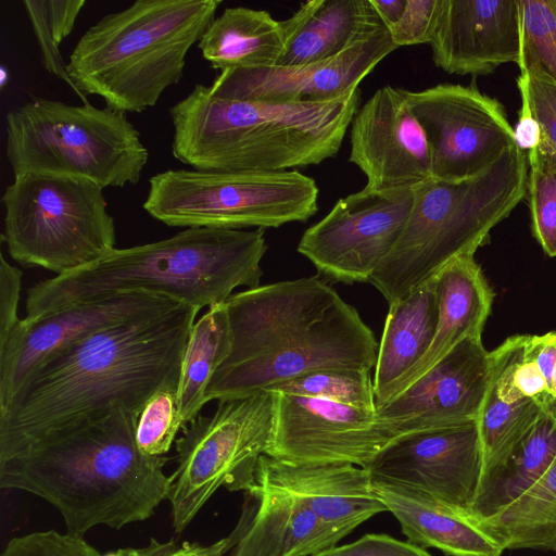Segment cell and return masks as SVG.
Returning a JSON list of instances; mask_svg holds the SVG:
<instances>
[{
    "label": "cell",
    "instance_id": "cell-43",
    "mask_svg": "<svg viewBox=\"0 0 556 556\" xmlns=\"http://www.w3.org/2000/svg\"><path fill=\"white\" fill-rule=\"evenodd\" d=\"M22 283V271L0 254V342L15 329Z\"/></svg>",
    "mask_w": 556,
    "mask_h": 556
},
{
    "label": "cell",
    "instance_id": "cell-16",
    "mask_svg": "<svg viewBox=\"0 0 556 556\" xmlns=\"http://www.w3.org/2000/svg\"><path fill=\"white\" fill-rule=\"evenodd\" d=\"M182 303L147 292H124L64 307L34 320L21 319L0 342V412L22 382L47 358L91 333Z\"/></svg>",
    "mask_w": 556,
    "mask_h": 556
},
{
    "label": "cell",
    "instance_id": "cell-21",
    "mask_svg": "<svg viewBox=\"0 0 556 556\" xmlns=\"http://www.w3.org/2000/svg\"><path fill=\"white\" fill-rule=\"evenodd\" d=\"M253 486L295 497L341 538L370 517L388 511L369 472L349 463H293L264 454L258 458Z\"/></svg>",
    "mask_w": 556,
    "mask_h": 556
},
{
    "label": "cell",
    "instance_id": "cell-39",
    "mask_svg": "<svg viewBox=\"0 0 556 556\" xmlns=\"http://www.w3.org/2000/svg\"><path fill=\"white\" fill-rule=\"evenodd\" d=\"M527 89L530 106L541 127L535 154L545 165L556 169V85L519 74Z\"/></svg>",
    "mask_w": 556,
    "mask_h": 556
},
{
    "label": "cell",
    "instance_id": "cell-17",
    "mask_svg": "<svg viewBox=\"0 0 556 556\" xmlns=\"http://www.w3.org/2000/svg\"><path fill=\"white\" fill-rule=\"evenodd\" d=\"M406 91L381 87L352 119L349 162L365 175V191L408 189L432 178L427 138Z\"/></svg>",
    "mask_w": 556,
    "mask_h": 556
},
{
    "label": "cell",
    "instance_id": "cell-36",
    "mask_svg": "<svg viewBox=\"0 0 556 556\" xmlns=\"http://www.w3.org/2000/svg\"><path fill=\"white\" fill-rule=\"evenodd\" d=\"M527 201L534 238L548 256H556V169L527 153Z\"/></svg>",
    "mask_w": 556,
    "mask_h": 556
},
{
    "label": "cell",
    "instance_id": "cell-4",
    "mask_svg": "<svg viewBox=\"0 0 556 556\" xmlns=\"http://www.w3.org/2000/svg\"><path fill=\"white\" fill-rule=\"evenodd\" d=\"M267 250L264 229L190 227L30 287L25 320L124 292L164 295L198 308L224 303L238 287L256 288Z\"/></svg>",
    "mask_w": 556,
    "mask_h": 556
},
{
    "label": "cell",
    "instance_id": "cell-25",
    "mask_svg": "<svg viewBox=\"0 0 556 556\" xmlns=\"http://www.w3.org/2000/svg\"><path fill=\"white\" fill-rule=\"evenodd\" d=\"M247 493L255 511L228 556H311L342 539L291 495L257 486Z\"/></svg>",
    "mask_w": 556,
    "mask_h": 556
},
{
    "label": "cell",
    "instance_id": "cell-9",
    "mask_svg": "<svg viewBox=\"0 0 556 556\" xmlns=\"http://www.w3.org/2000/svg\"><path fill=\"white\" fill-rule=\"evenodd\" d=\"M13 177L1 202L2 241L15 262L59 276L116 248L114 218L102 187L84 178L42 173Z\"/></svg>",
    "mask_w": 556,
    "mask_h": 556
},
{
    "label": "cell",
    "instance_id": "cell-33",
    "mask_svg": "<svg viewBox=\"0 0 556 556\" xmlns=\"http://www.w3.org/2000/svg\"><path fill=\"white\" fill-rule=\"evenodd\" d=\"M266 391L317 397L367 410H377L370 370L321 369L276 383Z\"/></svg>",
    "mask_w": 556,
    "mask_h": 556
},
{
    "label": "cell",
    "instance_id": "cell-34",
    "mask_svg": "<svg viewBox=\"0 0 556 556\" xmlns=\"http://www.w3.org/2000/svg\"><path fill=\"white\" fill-rule=\"evenodd\" d=\"M520 74L556 85V0H520Z\"/></svg>",
    "mask_w": 556,
    "mask_h": 556
},
{
    "label": "cell",
    "instance_id": "cell-13",
    "mask_svg": "<svg viewBox=\"0 0 556 556\" xmlns=\"http://www.w3.org/2000/svg\"><path fill=\"white\" fill-rule=\"evenodd\" d=\"M413 203V188L349 194L304 231L298 252L332 280L368 282L396 244Z\"/></svg>",
    "mask_w": 556,
    "mask_h": 556
},
{
    "label": "cell",
    "instance_id": "cell-32",
    "mask_svg": "<svg viewBox=\"0 0 556 556\" xmlns=\"http://www.w3.org/2000/svg\"><path fill=\"white\" fill-rule=\"evenodd\" d=\"M530 336L506 339L490 357V381L506 403L529 399L545 413L556 407V397L548 388L529 346Z\"/></svg>",
    "mask_w": 556,
    "mask_h": 556
},
{
    "label": "cell",
    "instance_id": "cell-45",
    "mask_svg": "<svg viewBox=\"0 0 556 556\" xmlns=\"http://www.w3.org/2000/svg\"><path fill=\"white\" fill-rule=\"evenodd\" d=\"M517 88L521 99L518 118L514 127L516 146L528 153L535 150L541 142V127L530 106L528 93L520 76L516 79Z\"/></svg>",
    "mask_w": 556,
    "mask_h": 556
},
{
    "label": "cell",
    "instance_id": "cell-26",
    "mask_svg": "<svg viewBox=\"0 0 556 556\" xmlns=\"http://www.w3.org/2000/svg\"><path fill=\"white\" fill-rule=\"evenodd\" d=\"M437 320L438 302L431 279L389 304L375 365L377 408L391 399L396 383L428 351Z\"/></svg>",
    "mask_w": 556,
    "mask_h": 556
},
{
    "label": "cell",
    "instance_id": "cell-42",
    "mask_svg": "<svg viewBox=\"0 0 556 556\" xmlns=\"http://www.w3.org/2000/svg\"><path fill=\"white\" fill-rule=\"evenodd\" d=\"M23 4L34 29L43 67L58 78L64 80L76 93V88L67 74V63L63 61L59 47L55 45L47 21L45 0H24Z\"/></svg>",
    "mask_w": 556,
    "mask_h": 556
},
{
    "label": "cell",
    "instance_id": "cell-14",
    "mask_svg": "<svg viewBox=\"0 0 556 556\" xmlns=\"http://www.w3.org/2000/svg\"><path fill=\"white\" fill-rule=\"evenodd\" d=\"M266 455L293 463H349L366 468L395 434L367 410L328 400L275 393Z\"/></svg>",
    "mask_w": 556,
    "mask_h": 556
},
{
    "label": "cell",
    "instance_id": "cell-31",
    "mask_svg": "<svg viewBox=\"0 0 556 556\" xmlns=\"http://www.w3.org/2000/svg\"><path fill=\"white\" fill-rule=\"evenodd\" d=\"M544 413L529 399L514 403L504 402L496 394L491 381L489 382L477 420L482 451L480 484L507 460Z\"/></svg>",
    "mask_w": 556,
    "mask_h": 556
},
{
    "label": "cell",
    "instance_id": "cell-30",
    "mask_svg": "<svg viewBox=\"0 0 556 556\" xmlns=\"http://www.w3.org/2000/svg\"><path fill=\"white\" fill-rule=\"evenodd\" d=\"M229 349L225 303L212 305L194 321L184 353L178 407L185 425L195 419L207 403L206 390Z\"/></svg>",
    "mask_w": 556,
    "mask_h": 556
},
{
    "label": "cell",
    "instance_id": "cell-6",
    "mask_svg": "<svg viewBox=\"0 0 556 556\" xmlns=\"http://www.w3.org/2000/svg\"><path fill=\"white\" fill-rule=\"evenodd\" d=\"M220 0H137L102 16L77 41L66 66L77 94L141 113L180 81L186 58Z\"/></svg>",
    "mask_w": 556,
    "mask_h": 556
},
{
    "label": "cell",
    "instance_id": "cell-19",
    "mask_svg": "<svg viewBox=\"0 0 556 556\" xmlns=\"http://www.w3.org/2000/svg\"><path fill=\"white\" fill-rule=\"evenodd\" d=\"M397 47L388 29L341 54L294 66L229 68L215 77L211 91L222 98L268 102H328L345 97Z\"/></svg>",
    "mask_w": 556,
    "mask_h": 556
},
{
    "label": "cell",
    "instance_id": "cell-24",
    "mask_svg": "<svg viewBox=\"0 0 556 556\" xmlns=\"http://www.w3.org/2000/svg\"><path fill=\"white\" fill-rule=\"evenodd\" d=\"M280 23L285 42L281 66L331 59L388 29L370 0L306 1Z\"/></svg>",
    "mask_w": 556,
    "mask_h": 556
},
{
    "label": "cell",
    "instance_id": "cell-12",
    "mask_svg": "<svg viewBox=\"0 0 556 556\" xmlns=\"http://www.w3.org/2000/svg\"><path fill=\"white\" fill-rule=\"evenodd\" d=\"M406 94L427 138L433 179L472 177L516 146L502 103L476 86L439 84Z\"/></svg>",
    "mask_w": 556,
    "mask_h": 556
},
{
    "label": "cell",
    "instance_id": "cell-46",
    "mask_svg": "<svg viewBox=\"0 0 556 556\" xmlns=\"http://www.w3.org/2000/svg\"><path fill=\"white\" fill-rule=\"evenodd\" d=\"M529 346L534 361L552 391L553 372L556 366V331L541 336H530Z\"/></svg>",
    "mask_w": 556,
    "mask_h": 556
},
{
    "label": "cell",
    "instance_id": "cell-40",
    "mask_svg": "<svg viewBox=\"0 0 556 556\" xmlns=\"http://www.w3.org/2000/svg\"><path fill=\"white\" fill-rule=\"evenodd\" d=\"M442 0H407L400 21L389 28L393 43L414 46L430 43L438 24Z\"/></svg>",
    "mask_w": 556,
    "mask_h": 556
},
{
    "label": "cell",
    "instance_id": "cell-44",
    "mask_svg": "<svg viewBox=\"0 0 556 556\" xmlns=\"http://www.w3.org/2000/svg\"><path fill=\"white\" fill-rule=\"evenodd\" d=\"M51 36L59 47L75 27L85 0H45Z\"/></svg>",
    "mask_w": 556,
    "mask_h": 556
},
{
    "label": "cell",
    "instance_id": "cell-7",
    "mask_svg": "<svg viewBox=\"0 0 556 556\" xmlns=\"http://www.w3.org/2000/svg\"><path fill=\"white\" fill-rule=\"evenodd\" d=\"M527 180V153L515 146L472 177L417 185L404 229L368 282L392 304L452 260L475 255L526 198Z\"/></svg>",
    "mask_w": 556,
    "mask_h": 556
},
{
    "label": "cell",
    "instance_id": "cell-38",
    "mask_svg": "<svg viewBox=\"0 0 556 556\" xmlns=\"http://www.w3.org/2000/svg\"><path fill=\"white\" fill-rule=\"evenodd\" d=\"M84 536L55 530L31 532L13 538L1 556H100Z\"/></svg>",
    "mask_w": 556,
    "mask_h": 556
},
{
    "label": "cell",
    "instance_id": "cell-8",
    "mask_svg": "<svg viewBox=\"0 0 556 556\" xmlns=\"http://www.w3.org/2000/svg\"><path fill=\"white\" fill-rule=\"evenodd\" d=\"M5 154L13 176L78 177L103 189L136 185L149 159L126 113L43 98L8 112Z\"/></svg>",
    "mask_w": 556,
    "mask_h": 556
},
{
    "label": "cell",
    "instance_id": "cell-15",
    "mask_svg": "<svg viewBox=\"0 0 556 556\" xmlns=\"http://www.w3.org/2000/svg\"><path fill=\"white\" fill-rule=\"evenodd\" d=\"M365 469L374 480L424 491L469 513L482 473L477 422L399 437Z\"/></svg>",
    "mask_w": 556,
    "mask_h": 556
},
{
    "label": "cell",
    "instance_id": "cell-3",
    "mask_svg": "<svg viewBox=\"0 0 556 556\" xmlns=\"http://www.w3.org/2000/svg\"><path fill=\"white\" fill-rule=\"evenodd\" d=\"M230 349L206 401L266 390L331 368L371 370L378 344L357 311L317 276L231 294Z\"/></svg>",
    "mask_w": 556,
    "mask_h": 556
},
{
    "label": "cell",
    "instance_id": "cell-49",
    "mask_svg": "<svg viewBox=\"0 0 556 556\" xmlns=\"http://www.w3.org/2000/svg\"><path fill=\"white\" fill-rule=\"evenodd\" d=\"M100 556H123V555L121 554L119 549H117V551L108 552Z\"/></svg>",
    "mask_w": 556,
    "mask_h": 556
},
{
    "label": "cell",
    "instance_id": "cell-20",
    "mask_svg": "<svg viewBox=\"0 0 556 556\" xmlns=\"http://www.w3.org/2000/svg\"><path fill=\"white\" fill-rule=\"evenodd\" d=\"M432 61L448 74L488 75L518 63L520 0H442L431 42Z\"/></svg>",
    "mask_w": 556,
    "mask_h": 556
},
{
    "label": "cell",
    "instance_id": "cell-37",
    "mask_svg": "<svg viewBox=\"0 0 556 556\" xmlns=\"http://www.w3.org/2000/svg\"><path fill=\"white\" fill-rule=\"evenodd\" d=\"M255 506L254 498L249 495L239 522L232 532L211 545L176 543L174 540L160 542L152 538L144 546L119 548V552L123 556H226L245 533L254 515Z\"/></svg>",
    "mask_w": 556,
    "mask_h": 556
},
{
    "label": "cell",
    "instance_id": "cell-2",
    "mask_svg": "<svg viewBox=\"0 0 556 556\" xmlns=\"http://www.w3.org/2000/svg\"><path fill=\"white\" fill-rule=\"evenodd\" d=\"M138 417L114 408L0 451V486L43 498L67 532L81 536L96 526L118 530L150 518L167 500L168 458L139 451Z\"/></svg>",
    "mask_w": 556,
    "mask_h": 556
},
{
    "label": "cell",
    "instance_id": "cell-48",
    "mask_svg": "<svg viewBox=\"0 0 556 556\" xmlns=\"http://www.w3.org/2000/svg\"><path fill=\"white\" fill-rule=\"evenodd\" d=\"M552 392L554 396L556 397V366L553 372V379H552Z\"/></svg>",
    "mask_w": 556,
    "mask_h": 556
},
{
    "label": "cell",
    "instance_id": "cell-18",
    "mask_svg": "<svg viewBox=\"0 0 556 556\" xmlns=\"http://www.w3.org/2000/svg\"><path fill=\"white\" fill-rule=\"evenodd\" d=\"M489 382V352L481 339H466L378 407L377 416L396 438L477 422Z\"/></svg>",
    "mask_w": 556,
    "mask_h": 556
},
{
    "label": "cell",
    "instance_id": "cell-22",
    "mask_svg": "<svg viewBox=\"0 0 556 556\" xmlns=\"http://www.w3.org/2000/svg\"><path fill=\"white\" fill-rule=\"evenodd\" d=\"M431 281L438 302V320L432 342L421 359L396 383L391 399L464 340L481 339L491 313L494 293L475 255L452 260Z\"/></svg>",
    "mask_w": 556,
    "mask_h": 556
},
{
    "label": "cell",
    "instance_id": "cell-27",
    "mask_svg": "<svg viewBox=\"0 0 556 556\" xmlns=\"http://www.w3.org/2000/svg\"><path fill=\"white\" fill-rule=\"evenodd\" d=\"M198 48L219 72L275 66L285 48L281 23L265 10L227 8L208 25Z\"/></svg>",
    "mask_w": 556,
    "mask_h": 556
},
{
    "label": "cell",
    "instance_id": "cell-47",
    "mask_svg": "<svg viewBox=\"0 0 556 556\" xmlns=\"http://www.w3.org/2000/svg\"><path fill=\"white\" fill-rule=\"evenodd\" d=\"M384 26L389 29L402 17L407 0H370Z\"/></svg>",
    "mask_w": 556,
    "mask_h": 556
},
{
    "label": "cell",
    "instance_id": "cell-35",
    "mask_svg": "<svg viewBox=\"0 0 556 556\" xmlns=\"http://www.w3.org/2000/svg\"><path fill=\"white\" fill-rule=\"evenodd\" d=\"M185 426L178 407V389L163 388L142 406L136 426V443L146 456H164Z\"/></svg>",
    "mask_w": 556,
    "mask_h": 556
},
{
    "label": "cell",
    "instance_id": "cell-29",
    "mask_svg": "<svg viewBox=\"0 0 556 556\" xmlns=\"http://www.w3.org/2000/svg\"><path fill=\"white\" fill-rule=\"evenodd\" d=\"M475 521L504 551L556 552V457L525 494L496 515Z\"/></svg>",
    "mask_w": 556,
    "mask_h": 556
},
{
    "label": "cell",
    "instance_id": "cell-28",
    "mask_svg": "<svg viewBox=\"0 0 556 556\" xmlns=\"http://www.w3.org/2000/svg\"><path fill=\"white\" fill-rule=\"evenodd\" d=\"M556 457V407L544 413L507 460L478 489L469 510L477 520L490 518L525 494Z\"/></svg>",
    "mask_w": 556,
    "mask_h": 556
},
{
    "label": "cell",
    "instance_id": "cell-11",
    "mask_svg": "<svg viewBox=\"0 0 556 556\" xmlns=\"http://www.w3.org/2000/svg\"><path fill=\"white\" fill-rule=\"evenodd\" d=\"M212 415L185 425L176 440L177 467L167 500L181 533L220 488L248 492L274 431L275 394L266 390L217 400Z\"/></svg>",
    "mask_w": 556,
    "mask_h": 556
},
{
    "label": "cell",
    "instance_id": "cell-10",
    "mask_svg": "<svg viewBox=\"0 0 556 556\" xmlns=\"http://www.w3.org/2000/svg\"><path fill=\"white\" fill-rule=\"evenodd\" d=\"M316 181L298 170L167 169L149 179L143 210L169 227L277 228L318 211Z\"/></svg>",
    "mask_w": 556,
    "mask_h": 556
},
{
    "label": "cell",
    "instance_id": "cell-23",
    "mask_svg": "<svg viewBox=\"0 0 556 556\" xmlns=\"http://www.w3.org/2000/svg\"><path fill=\"white\" fill-rule=\"evenodd\" d=\"M372 484L408 542L450 556H501L504 552L468 511L414 488L374 479Z\"/></svg>",
    "mask_w": 556,
    "mask_h": 556
},
{
    "label": "cell",
    "instance_id": "cell-41",
    "mask_svg": "<svg viewBox=\"0 0 556 556\" xmlns=\"http://www.w3.org/2000/svg\"><path fill=\"white\" fill-rule=\"evenodd\" d=\"M311 556H431L424 547L387 534H365L355 542L331 546Z\"/></svg>",
    "mask_w": 556,
    "mask_h": 556
},
{
    "label": "cell",
    "instance_id": "cell-1",
    "mask_svg": "<svg viewBox=\"0 0 556 556\" xmlns=\"http://www.w3.org/2000/svg\"><path fill=\"white\" fill-rule=\"evenodd\" d=\"M199 312L180 304L96 331L51 355L0 412V451L114 408L140 413L159 390L178 389Z\"/></svg>",
    "mask_w": 556,
    "mask_h": 556
},
{
    "label": "cell",
    "instance_id": "cell-5",
    "mask_svg": "<svg viewBox=\"0 0 556 556\" xmlns=\"http://www.w3.org/2000/svg\"><path fill=\"white\" fill-rule=\"evenodd\" d=\"M359 88L328 102L226 99L197 84L168 110L172 153L202 172H281L339 152L359 109Z\"/></svg>",
    "mask_w": 556,
    "mask_h": 556
}]
</instances>
